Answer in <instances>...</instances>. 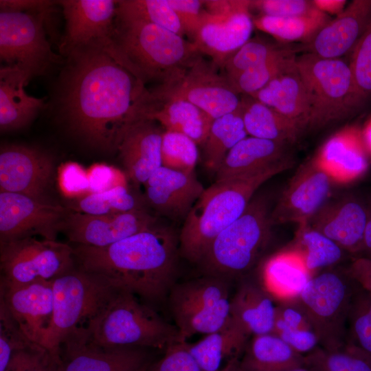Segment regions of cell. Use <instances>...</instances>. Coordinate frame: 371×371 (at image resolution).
<instances>
[{
  "label": "cell",
  "mask_w": 371,
  "mask_h": 371,
  "mask_svg": "<svg viewBox=\"0 0 371 371\" xmlns=\"http://www.w3.org/2000/svg\"><path fill=\"white\" fill-rule=\"evenodd\" d=\"M67 56L61 104L69 128L95 148L116 151L126 127L142 117L145 85L101 49Z\"/></svg>",
  "instance_id": "cell-1"
},
{
  "label": "cell",
  "mask_w": 371,
  "mask_h": 371,
  "mask_svg": "<svg viewBox=\"0 0 371 371\" xmlns=\"http://www.w3.org/2000/svg\"><path fill=\"white\" fill-rule=\"evenodd\" d=\"M178 241L170 229L155 225L106 247L77 245L74 255L80 269L115 290L158 300L172 286Z\"/></svg>",
  "instance_id": "cell-2"
},
{
  "label": "cell",
  "mask_w": 371,
  "mask_h": 371,
  "mask_svg": "<svg viewBox=\"0 0 371 371\" xmlns=\"http://www.w3.org/2000/svg\"><path fill=\"white\" fill-rule=\"evenodd\" d=\"M113 57L144 85H162L202 56L191 41L168 30L116 15Z\"/></svg>",
  "instance_id": "cell-3"
},
{
  "label": "cell",
  "mask_w": 371,
  "mask_h": 371,
  "mask_svg": "<svg viewBox=\"0 0 371 371\" xmlns=\"http://www.w3.org/2000/svg\"><path fill=\"white\" fill-rule=\"evenodd\" d=\"M291 164L286 159L256 175L215 181L205 189L184 219L179 237L183 256L200 262L214 239L243 214L260 186Z\"/></svg>",
  "instance_id": "cell-4"
},
{
  "label": "cell",
  "mask_w": 371,
  "mask_h": 371,
  "mask_svg": "<svg viewBox=\"0 0 371 371\" xmlns=\"http://www.w3.org/2000/svg\"><path fill=\"white\" fill-rule=\"evenodd\" d=\"M186 341L135 295L116 291L89 324L86 343L103 348L150 347L166 349Z\"/></svg>",
  "instance_id": "cell-5"
},
{
  "label": "cell",
  "mask_w": 371,
  "mask_h": 371,
  "mask_svg": "<svg viewBox=\"0 0 371 371\" xmlns=\"http://www.w3.org/2000/svg\"><path fill=\"white\" fill-rule=\"evenodd\" d=\"M116 291L81 269H71L54 280L53 316L41 347L61 359L63 344L85 342L89 324Z\"/></svg>",
  "instance_id": "cell-6"
},
{
  "label": "cell",
  "mask_w": 371,
  "mask_h": 371,
  "mask_svg": "<svg viewBox=\"0 0 371 371\" xmlns=\"http://www.w3.org/2000/svg\"><path fill=\"white\" fill-rule=\"evenodd\" d=\"M266 201H251L243 214L212 241L200 262L212 276L248 270L266 246L273 225Z\"/></svg>",
  "instance_id": "cell-7"
},
{
  "label": "cell",
  "mask_w": 371,
  "mask_h": 371,
  "mask_svg": "<svg viewBox=\"0 0 371 371\" xmlns=\"http://www.w3.org/2000/svg\"><path fill=\"white\" fill-rule=\"evenodd\" d=\"M295 63L310 105L308 128H319L344 118L358 106L349 64L306 52L296 58Z\"/></svg>",
  "instance_id": "cell-8"
},
{
  "label": "cell",
  "mask_w": 371,
  "mask_h": 371,
  "mask_svg": "<svg viewBox=\"0 0 371 371\" xmlns=\"http://www.w3.org/2000/svg\"><path fill=\"white\" fill-rule=\"evenodd\" d=\"M74 248L56 240L34 236L1 243V286L53 281L72 269Z\"/></svg>",
  "instance_id": "cell-9"
},
{
  "label": "cell",
  "mask_w": 371,
  "mask_h": 371,
  "mask_svg": "<svg viewBox=\"0 0 371 371\" xmlns=\"http://www.w3.org/2000/svg\"><path fill=\"white\" fill-rule=\"evenodd\" d=\"M230 300L227 284L216 276L178 284L170 297L175 326L186 340L227 326L231 322Z\"/></svg>",
  "instance_id": "cell-10"
},
{
  "label": "cell",
  "mask_w": 371,
  "mask_h": 371,
  "mask_svg": "<svg viewBox=\"0 0 371 371\" xmlns=\"http://www.w3.org/2000/svg\"><path fill=\"white\" fill-rule=\"evenodd\" d=\"M352 291L344 276L325 271L314 275L297 298L325 349L337 350L345 346L346 323L352 306Z\"/></svg>",
  "instance_id": "cell-11"
},
{
  "label": "cell",
  "mask_w": 371,
  "mask_h": 371,
  "mask_svg": "<svg viewBox=\"0 0 371 371\" xmlns=\"http://www.w3.org/2000/svg\"><path fill=\"white\" fill-rule=\"evenodd\" d=\"M48 12H1L0 59L31 78L44 74L57 60L43 25Z\"/></svg>",
  "instance_id": "cell-12"
},
{
  "label": "cell",
  "mask_w": 371,
  "mask_h": 371,
  "mask_svg": "<svg viewBox=\"0 0 371 371\" xmlns=\"http://www.w3.org/2000/svg\"><path fill=\"white\" fill-rule=\"evenodd\" d=\"M153 90L186 100L213 120L237 110L242 99L221 68L202 56L177 78Z\"/></svg>",
  "instance_id": "cell-13"
},
{
  "label": "cell",
  "mask_w": 371,
  "mask_h": 371,
  "mask_svg": "<svg viewBox=\"0 0 371 371\" xmlns=\"http://www.w3.org/2000/svg\"><path fill=\"white\" fill-rule=\"evenodd\" d=\"M63 9L66 30L62 52L95 47L113 54V36L117 1L63 0L57 1Z\"/></svg>",
  "instance_id": "cell-14"
},
{
  "label": "cell",
  "mask_w": 371,
  "mask_h": 371,
  "mask_svg": "<svg viewBox=\"0 0 371 371\" xmlns=\"http://www.w3.org/2000/svg\"><path fill=\"white\" fill-rule=\"evenodd\" d=\"M70 212L69 207L43 199L0 192V241L3 243L35 235L56 240Z\"/></svg>",
  "instance_id": "cell-15"
},
{
  "label": "cell",
  "mask_w": 371,
  "mask_h": 371,
  "mask_svg": "<svg viewBox=\"0 0 371 371\" xmlns=\"http://www.w3.org/2000/svg\"><path fill=\"white\" fill-rule=\"evenodd\" d=\"M334 183L312 158L302 165L271 212L272 225L307 223L327 202Z\"/></svg>",
  "instance_id": "cell-16"
},
{
  "label": "cell",
  "mask_w": 371,
  "mask_h": 371,
  "mask_svg": "<svg viewBox=\"0 0 371 371\" xmlns=\"http://www.w3.org/2000/svg\"><path fill=\"white\" fill-rule=\"evenodd\" d=\"M157 218L146 209L92 215L71 210L63 229L77 245L102 247L155 227Z\"/></svg>",
  "instance_id": "cell-17"
},
{
  "label": "cell",
  "mask_w": 371,
  "mask_h": 371,
  "mask_svg": "<svg viewBox=\"0 0 371 371\" xmlns=\"http://www.w3.org/2000/svg\"><path fill=\"white\" fill-rule=\"evenodd\" d=\"M251 1L243 0L235 10L214 15L206 10L191 42L199 52L211 58L218 67L249 39L254 23Z\"/></svg>",
  "instance_id": "cell-18"
},
{
  "label": "cell",
  "mask_w": 371,
  "mask_h": 371,
  "mask_svg": "<svg viewBox=\"0 0 371 371\" xmlns=\"http://www.w3.org/2000/svg\"><path fill=\"white\" fill-rule=\"evenodd\" d=\"M53 172L52 158L45 152L22 145L1 148L0 192L43 199Z\"/></svg>",
  "instance_id": "cell-19"
},
{
  "label": "cell",
  "mask_w": 371,
  "mask_h": 371,
  "mask_svg": "<svg viewBox=\"0 0 371 371\" xmlns=\"http://www.w3.org/2000/svg\"><path fill=\"white\" fill-rule=\"evenodd\" d=\"M53 302V281L1 286V303L34 345L41 347L52 319Z\"/></svg>",
  "instance_id": "cell-20"
},
{
  "label": "cell",
  "mask_w": 371,
  "mask_h": 371,
  "mask_svg": "<svg viewBox=\"0 0 371 371\" xmlns=\"http://www.w3.org/2000/svg\"><path fill=\"white\" fill-rule=\"evenodd\" d=\"M146 204L172 220L186 218L205 188L194 172L160 166L143 184Z\"/></svg>",
  "instance_id": "cell-21"
},
{
  "label": "cell",
  "mask_w": 371,
  "mask_h": 371,
  "mask_svg": "<svg viewBox=\"0 0 371 371\" xmlns=\"http://www.w3.org/2000/svg\"><path fill=\"white\" fill-rule=\"evenodd\" d=\"M368 219L367 203L356 196L326 202L308 224L343 249L362 251Z\"/></svg>",
  "instance_id": "cell-22"
},
{
  "label": "cell",
  "mask_w": 371,
  "mask_h": 371,
  "mask_svg": "<svg viewBox=\"0 0 371 371\" xmlns=\"http://www.w3.org/2000/svg\"><path fill=\"white\" fill-rule=\"evenodd\" d=\"M164 128L156 121L141 117L124 131L117 150L127 177L136 186L143 185L160 166Z\"/></svg>",
  "instance_id": "cell-23"
},
{
  "label": "cell",
  "mask_w": 371,
  "mask_h": 371,
  "mask_svg": "<svg viewBox=\"0 0 371 371\" xmlns=\"http://www.w3.org/2000/svg\"><path fill=\"white\" fill-rule=\"evenodd\" d=\"M142 117L156 121L164 131L179 133L202 146L213 119L189 101L148 90L140 106Z\"/></svg>",
  "instance_id": "cell-24"
},
{
  "label": "cell",
  "mask_w": 371,
  "mask_h": 371,
  "mask_svg": "<svg viewBox=\"0 0 371 371\" xmlns=\"http://www.w3.org/2000/svg\"><path fill=\"white\" fill-rule=\"evenodd\" d=\"M368 153L362 130L349 126L330 136L313 159L334 183H348L367 171Z\"/></svg>",
  "instance_id": "cell-25"
},
{
  "label": "cell",
  "mask_w": 371,
  "mask_h": 371,
  "mask_svg": "<svg viewBox=\"0 0 371 371\" xmlns=\"http://www.w3.org/2000/svg\"><path fill=\"white\" fill-rule=\"evenodd\" d=\"M371 19V0H354L307 43L306 53L339 58L354 49Z\"/></svg>",
  "instance_id": "cell-26"
},
{
  "label": "cell",
  "mask_w": 371,
  "mask_h": 371,
  "mask_svg": "<svg viewBox=\"0 0 371 371\" xmlns=\"http://www.w3.org/2000/svg\"><path fill=\"white\" fill-rule=\"evenodd\" d=\"M313 276L295 247L272 255L261 269L262 288L281 303L297 300Z\"/></svg>",
  "instance_id": "cell-27"
},
{
  "label": "cell",
  "mask_w": 371,
  "mask_h": 371,
  "mask_svg": "<svg viewBox=\"0 0 371 371\" xmlns=\"http://www.w3.org/2000/svg\"><path fill=\"white\" fill-rule=\"evenodd\" d=\"M286 144L247 137L225 155L216 172L215 181L247 177L259 173L287 159Z\"/></svg>",
  "instance_id": "cell-28"
},
{
  "label": "cell",
  "mask_w": 371,
  "mask_h": 371,
  "mask_svg": "<svg viewBox=\"0 0 371 371\" xmlns=\"http://www.w3.org/2000/svg\"><path fill=\"white\" fill-rule=\"evenodd\" d=\"M29 76L16 67L5 66L0 70V128L9 131L31 122L44 106V99L29 95L24 87Z\"/></svg>",
  "instance_id": "cell-29"
},
{
  "label": "cell",
  "mask_w": 371,
  "mask_h": 371,
  "mask_svg": "<svg viewBox=\"0 0 371 371\" xmlns=\"http://www.w3.org/2000/svg\"><path fill=\"white\" fill-rule=\"evenodd\" d=\"M67 362L63 371H136L146 353L136 347L103 348L87 343L65 344Z\"/></svg>",
  "instance_id": "cell-30"
},
{
  "label": "cell",
  "mask_w": 371,
  "mask_h": 371,
  "mask_svg": "<svg viewBox=\"0 0 371 371\" xmlns=\"http://www.w3.org/2000/svg\"><path fill=\"white\" fill-rule=\"evenodd\" d=\"M250 96L293 120L304 130L308 128L310 105L295 62L265 87Z\"/></svg>",
  "instance_id": "cell-31"
},
{
  "label": "cell",
  "mask_w": 371,
  "mask_h": 371,
  "mask_svg": "<svg viewBox=\"0 0 371 371\" xmlns=\"http://www.w3.org/2000/svg\"><path fill=\"white\" fill-rule=\"evenodd\" d=\"M276 311L270 295L252 284L240 286L230 300L232 322L249 336L272 333Z\"/></svg>",
  "instance_id": "cell-32"
},
{
  "label": "cell",
  "mask_w": 371,
  "mask_h": 371,
  "mask_svg": "<svg viewBox=\"0 0 371 371\" xmlns=\"http://www.w3.org/2000/svg\"><path fill=\"white\" fill-rule=\"evenodd\" d=\"M240 107L247 135L282 143L295 142L304 129L295 122L250 95H244Z\"/></svg>",
  "instance_id": "cell-33"
},
{
  "label": "cell",
  "mask_w": 371,
  "mask_h": 371,
  "mask_svg": "<svg viewBox=\"0 0 371 371\" xmlns=\"http://www.w3.org/2000/svg\"><path fill=\"white\" fill-rule=\"evenodd\" d=\"M240 363L245 371H286L304 367V356L270 333L253 337Z\"/></svg>",
  "instance_id": "cell-34"
},
{
  "label": "cell",
  "mask_w": 371,
  "mask_h": 371,
  "mask_svg": "<svg viewBox=\"0 0 371 371\" xmlns=\"http://www.w3.org/2000/svg\"><path fill=\"white\" fill-rule=\"evenodd\" d=\"M249 337L231 319L225 328L205 335L196 342H186V346L202 371H219L223 359L239 358L244 352Z\"/></svg>",
  "instance_id": "cell-35"
},
{
  "label": "cell",
  "mask_w": 371,
  "mask_h": 371,
  "mask_svg": "<svg viewBox=\"0 0 371 371\" xmlns=\"http://www.w3.org/2000/svg\"><path fill=\"white\" fill-rule=\"evenodd\" d=\"M297 352H310L319 339L307 314L297 300L276 306L272 331Z\"/></svg>",
  "instance_id": "cell-36"
},
{
  "label": "cell",
  "mask_w": 371,
  "mask_h": 371,
  "mask_svg": "<svg viewBox=\"0 0 371 371\" xmlns=\"http://www.w3.org/2000/svg\"><path fill=\"white\" fill-rule=\"evenodd\" d=\"M247 135L240 106L235 111L214 119L202 145L205 167L216 172L227 153Z\"/></svg>",
  "instance_id": "cell-37"
},
{
  "label": "cell",
  "mask_w": 371,
  "mask_h": 371,
  "mask_svg": "<svg viewBox=\"0 0 371 371\" xmlns=\"http://www.w3.org/2000/svg\"><path fill=\"white\" fill-rule=\"evenodd\" d=\"M328 14L321 13L308 16L278 17L259 15L253 19L254 26L273 36L280 42L308 43L330 21Z\"/></svg>",
  "instance_id": "cell-38"
},
{
  "label": "cell",
  "mask_w": 371,
  "mask_h": 371,
  "mask_svg": "<svg viewBox=\"0 0 371 371\" xmlns=\"http://www.w3.org/2000/svg\"><path fill=\"white\" fill-rule=\"evenodd\" d=\"M144 196L133 192L127 185L98 193H89L76 199L69 207L72 211L92 215H106L146 209Z\"/></svg>",
  "instance_id": "cell-39"
},
{
  "label": "cell",
  "mask_w": 371,
  "mask_h": 371,
  "mask_svg": "<svg viewBox=\"0 0 371 371\" xmlns=\"http://www.w3.org/2000/svg\"><path fill=\"white\" fill-rule=\"evenodd\" d=\"M311 371H371V355L355 344L337 350L316 347L304 356Z\"/></svg>",
  "instance_id": "cell-40"
},
{
  "label": "cell",
  "mask_w": 371,
  "mask_h": 371,
  "mask_svg": "<svg viewBox=\"0 0 371 371\" xmlns=\"http://www.w3.org/2000/svg\"><path fill=\"white\" fill-rule=\"evenodd\" d=\"M295 248L303 255L306 265L314 275L323 267L338 262L343 249L333 240L313 228L308 223L297 225Z\"/></svg>",
  "instance_id": "cell-41"
},
{
  "label": "cell",
  "mask_w": 371,
  "mask_h": 371,
  "mask_svg": "<svg viewBox=\"0 0 371 371\" xmlns=\"http://www.w3.org/2000/svg\"><path fill=\"white\" fill-rule=\"evenodd\" d=\"M117 16L154 24L183 37L186 35L176 12L166 0L117 1Z\"/></svg>",
  "instance_id": "cell-42"
},
{
  "label": "cell",
  "mask_w": 371,
  "mask_h": 371,
  "mask_svg": "<svg viewBox=\"0 0 371 371\" xmlns=\"http://www.w3.org/2000/svg\"><path fill=\"white\" fill-rule=\"evenodd\" d=\"M295 59L294 52L287 48L280 54L229 80L238 93L251 95L288 69L295 63Z\"/></svg>",
  "instance_id": "cell-43"
},
{
  "label": "cell",
  "mask_w": 371,
  "mask_h": 371,
  "mask_svg": "<svg viewBox=\"0 0 371 371\" xmlns=\"http://www.w3.org/2000/svg\"><path fill=\"white\" fill-rule=\"evenodd\" d=\"M198 159V145L194 141L179 133L164 131L161 146L162 166L194 173Z\"/></svg>",
  "instance_id": "cell-44"
},
{
  "label": "cell",
  "mask_w": 371,
  "mask_h": 371,
  "mask_svg": "<svg viewBox=\"0 0 371 371\" xmlns=\"http://www.w3.org/2000/svg\"><path fill=\"white\" fill-rule=\"evenodd\" d=\"M286 49L260 38L249 39L225 61L221 70L231 80L244 71L280 54Z\"/></svg>",
  "instance_id": "cell-45"
},
{
  "label": "cell",
  "mask_w": 371,
  "mask_h": 371,
  "mask_svg": "<svg viewBox=\"0 0 371 371\" xmlns=\"http://www.w3.org/2000/svg\"><path fill=\"white\" fill-rule=\"evenodd\" d=\"M352 52L349 65L359 106L371 96V19Z\"/></svg>",
  "instance_id": "cell-46"
},
{
  "label": "cell",
  "mask_w": 371,
  "mask_h": 371,
  "mask_svg": "<svg viewBox=\"0 0 371 371\" xmlns=\"http://www.w3.org/2000/svg\"><path fill=\"white\" fill-rule=\"evenodd\" d=\"M34 344L28 341L5 307L0 308V371H7L18 351Z\"/></svg>",
  "instance_id": "cell-47"
},
{
  "label": "cell",
  "mask_w": 371,
  "mask_h": 371,
  "mask_svg": "<svg viewBox=\"0 0 371 371\" xmlns=\"http://www.w3.org/2000/svg\"><path fill=\"white\" fill-rule=\"evenodd\" d=\"M61 359L54 357L45 348L32 345L16 352L7 371H63Z\"/></svg>",
  "instance_id": "cell-48"
},
{
  "label": "cell",
  "mask_w": 371,
  "mask_h": 371,
  "mask_svg": "<svg viewBox=\"0 0 371 371\" xmlns=\"http://www.w3.org/2000/svg\"><path fill=\"white\" fill-rule=\"evenodd\" d=\"M260 15L278 17H297L317 15L322 12L313 1L306 0H255L251 1L250 10Z\"/></svg>",
  "instance_id": "cell-49"
},
{
  "label": "cell",
  "mask_w": 371,
  "mask_h": 371,
  "mask_svg": "<svg viewBox=\"0 0 371 371\" xmlns=\"http://www.w3.org/2000/svg\"><path fill=\"white\" fill-rule=\"evenodd\" d=\"M58 181L63 194L69 198H80L89 192L88 170L76 162L63 164L58 170Z\"/></svg>",
  "instance_id": "cell-50"
},
{
  "label": "cell",
  "mask_w": 371,
  "mask_h": 371,
  "mask_svg": "<svg viewBox=\"0 0 371 371\" xmlns=\"http://www.w3.org/2000/svg\"><path fill=\"white\" fill-rule=\"evenodd\" d=\"M349 317L355 345L371 355V296L355 302Z\"/></svg>",
  "instance_id": "cell-51"
},
{
  "label": "cell",
  "mask_w": 371,
  "mask_h": 371,
  "mask_svg": "<svg viewBox=\"0 0 371 371\" xmlns=\"http://www.w3.org/2000/svg\"><path fill=\"white\" fill-rule=\"evenodd\" d=\"M148 371H202L189 352L186 341L168 346L163 358L149 367Z\"/></svg>",
  "instance_id": "cell-52"
},
{
  "label": "cell",
  "mask_w": 371,
  "mask_h": 371,
  "mask_svg": "<svg viewBox=\"0 0 371 371\" xmlns=\"http://www.w3.org/2000/svg\"><path fill=\"white\" fill-rule=\"evenodd\" d=\"M176 12L185 32L192 40L205 12L203 1L166 0Z\"/></svg>",
  "instance_id": "cell-53"
},
{
  "label": "cell",
  "mask_w": 371,
  "mask_h": 371,
  "mask_svg": "<svg viewBox=\"0 0 371 371\" xmlns=\"http://www.w3.org/2000/svg\"><path fill=\"white\" fill-rule=\"evenodd\" d=\"M87 170L89 194L102 192L118 186L126 185L124 174L113 166L95 164Z\"/></svg>",
  "instance_id": "cell-54"
},
{
  "label": "cell",
  "mask_w": 371,
  "mask_h": 371,
  "mask_svg": "<svg viewBox=\"0 0 371 371\" xmlns=\"http://www.w3.org/2000/svg\"><path fill=\"white\" fill-rule=\"evenodd\" d=\"M54 3L46 0H1V12H49Z\"/></svg>",
  "instance_id": "cell-55"
},
{
  "label": "cell",
  "mask_w": 371,
  "mask_h": 371,
  "mask_svg": "<svg viewBox=\"0 0 371 371\" xmlns=\"http://www.w3.org/2000/svg\"><path fill=\"white\" fill-rule=\"evenodd\" d=\"M350 274L371 296V260L362 257L355 260L350 268Z\"/></svg>",
  "instance_id": "cell-56"
},
{
  "label": "cell",
  "mask_w": 371,
  "mask_h": 371,
  "mask_svg": "<svg viewBox=\"0 0 371 371\" xmlns=\"http://www.w3.org/2000/svg\"><path fill=\"white\" fill-rule=\"evenodd\" d=\"M243 0H210L203 1L205 10L214 15H224L237 9Z\"/></svg>",
  "instance_id": "cell-57"
},
{
  "label": "cell",
  "mask_w": 371,
  "mask_h": 371,
  "mask_svg": "<svg viewBox=\"0 0 371 371\" xmlns=\"http://www.w3.org/2000/svg\"><path fill=\"white\" fill-rule=\"evenodd\" d=\"M315 5L326 14H340L345 9V0H313Z\"/></svg>",
  "instance_id": "cell-58"
},
{
  "label": "cell",
  "mask_w": 371,
  "mask_h": 371,
  "mask_svg": "<svg viewBox=\"0 0 371 371\" xmlns=\"http://www.w3.org/2000/svg\"><path fill=\"white\" fill-rule=\"evenodd\" d=\"M367 203L368 219L364 234L362 251L365 252L367 258L371 260V199Z\"/></svg>",
  "instance_id": "cell-59"
},
{
  "label": "cell",
  "mask_w": 371,
  "mask_h": 371,
  "mask_svg": "<svg viewBox=\"0 0 371 371\" xmlns=\"http://www.w3.org/2000/svg\"><path fill=\"white\" fill-rule=\"evenodd\" d=\"M219 371H245L241 366L238 357L232 358L227 361L226 363Z\"/></svg>",
  "instance_id": "cell-60"
},
{
  "label": "cell",
  "mask_w": 371,
  "mask_h": 371,
  "mask_svg": "<svg viewBox=\"0 0 371 371\" xmlns=\"http://www.w3.org/2000/svg\"><path fill=\"white\" fill-rule=\"evenodd\" d=\"M363 138L369 153L371 154V118L362 130Z\"/></svg>",
  "instance_id": "cell-61"
},
{
  "label": "cell",
  "mask_w": 371,
  "mask_h": 371,
  "mask_svg": "<svg viewBox=\"0 0 371 371\" xmlns=\"http://www.w3.org/2000/svg\"><path fill=\"white\" fill-rule=\"evenodd\" d=\"M149 367H150V364L148 362H146L142 366H141L139 369H137L136 371H148Z\"/></svg>",
  "instance_id": "cell-62"
},
{
  "label": "cell",
  "mask_w": 371,
  "mask_h": 371,
  "mask_svg": "<svg viewBox=\"0 0 371 371\" xmlns=\"http://www.w3.org/2000/svg\"><path fill=\"white\" fill-rule=\"evenodd\" d=\"M286 371H311V370L305 367H300V368H294V369L286 370Z\"/></svg>",
  "instance_id": "cell-63"
},
{
  "label": "cell",
  "mask_w": 371,
  "mask_h": 371,
  "mask_svg": "<svg viewBox=\"0 0 371 371\" xmlns=\"http://www.w3.org/2000/svg\"><path fill=\"white\" fill-rule=\"evenodd\" d=\"M369 259V258H368Z\"/></svg>",
  "instance_id": "cell-64"
}]
</instances>
